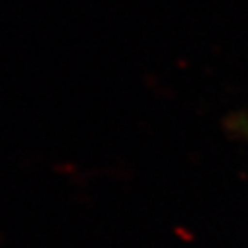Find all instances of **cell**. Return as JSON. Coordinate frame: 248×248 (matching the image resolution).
<instances>
[{"mask_svg":"<svg viewBox=\"0 0 248 248\" xmlns=\"http://www.w3.org/2000/svg\"><path fill=\"white\" fill-rule=\"evenodd\" d=\"M238 129H240V133L246 137V141H248V119L246 117H240L238 119Z\"/></svg>","mask_w":248,"mask_h":248,"instance_id":"cell-1","label":"cell"}]
</instances>
